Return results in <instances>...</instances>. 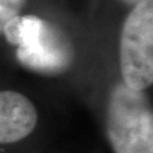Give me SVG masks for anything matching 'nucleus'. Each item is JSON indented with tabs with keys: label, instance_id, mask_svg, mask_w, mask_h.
Returning a JSON list of instances; mask_svg holds the SVG:
<instances>
[{
	"label": "nucleus",
	"instance_id": "obj_1",
	"mask_svg": "<svg viewBox=\"0 0 153 153\" xmlns=\"http://www.w3.org/2000/svg\"><path fill=\"white\" fill-rule=\"evenodd\" d=\"M106 135L114 153H153V114L143 91L115 85L107 102Z\"/></svg>",
	"mask_w": 153,
	"mask_h": 153
},
{
	"label": "nucleus",
	"instance_id": "obj_5",
	"mask_svg": "<svg viewBox=\"0 0 153 153\" xmlns=\"http://www.w3.org/2000/svg\"><path fill=\"white\" fill-rule=\"evenodd\" d=\"M26 3L27 0H0V35L10 19L21 16Z\"/></svg>",
	"mask_w": 153,
	"mask_h": 153
},
{
	"label": "nucleus",
	"instance_id": "obj_6",
	"mask_svg": "<svg viewBox=\"0 0 153 153\" xmlns=\"http://www.w3.org/2000/svg\"><path fill=\"white\" fill-rule=\"evenodd\" d=\"M121 1H123L124 4H126V5H131V7H134L135 4H138L139 1H142V0H121Z\"/></svg>",
	"mask_w": 153,
	"mask_h": 153
},
{
	"label": "nucleus",
	"instance_id": "obj_4",
	"mask_svg": "<svg viewBox=\"0 0 153 153\" xmlns=\"http://www.w3.org/2000/svg\"><path fill=\"white\" fill-rule=\"evenodd\" d=\"M38 121L37 108L17 91H0V144H13L30 137Z\"/></svg>",
	"mask_w": 153,
	"mask_h": 153
},
{
	"label": "nucleus",
	"instance_id": "obj_2",
	"mask_svg": "<svg viewBox=\"0 0 153 153\" xmlns=\"http://www.w3.org/2000/svg\"><path fill=\"white\" fill-rule=\"evenodd\" d=\"M9 44L17 46V57L28 68L55 73L70 63L71 50L64 33L37 16H17L3 30Z\"/></svg>",
	"mask_w": 153,
	"mask_h": 153
},
{
	"label": "nucleus",
	"instance_id": "obj_3",
	"mask_svg": "<svg viewBox=\"0 0 153 153\" xmlns=\"http://www.w3.org/2000/svg\"><path fill=\"white\" fill-rule=\"evenodd\" d=\"M119 59L123 83L134 91L153 83V0H142L125 18L120 35Z\"/></svg>",
	"mask_w": 153,
	"mask_h": 153
}]
</instances>
